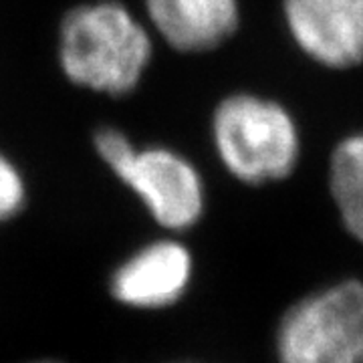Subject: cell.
Listing matches in <instances>:
<instances>
[{"label": "cell", "instance_id": "6da1fadb", "mask_svg": "<svg viewBox=\"0 0 363 363\" xmlns=\"http://www.w3.org/2000/svg\"><path fill=\"white\" fill-rule=\"evenodd\" d=\"M152 45L121 4L99 2L67 14L61 26V65L73 83L123 95L142 79Z\"/></svg>", "mask_w": 363, "mask_h": 363}, {"label": "cell", "instance_id": "7a4b0ae2", "mask_svg": "<svg viewBox=\"0 0 363 363\" xmlns=\"http://www.w3.org/2000/svg\"><path fill=\"white\" fill-rule=\"evenodd\" d=\"M214 143L234 178L262 186L289 178L301 160V130L285 105L252 93L226 97L214 113Z\"/></svg>", "mask_w": 363, "mask_h": 363}, {"label": "cell", "instance_id": "3957f363", "mask_svg": "<svg viewBox=\"0 0 363 363\" xmlns=\"http://www.w3.org/2000/svg\"><path fill=\"white\" fill-rule=\"evenodd\" d=\"M279 363H363V283L345 279L298 298L274 333Z\"/></svg>", "mask_w": 363, "mask_h": 363}, {"label": "cell", "instance_id": "277c9868", "mask_svg": "<svg viewBox=\"0 0 363 363\" xmlns=\"http://www.w3.org/2000/svg\"><path fill=\"white\" fill-rule=\"evenodd\" d=\"M95 145L164 228L186 230L202 216L204 188L184 157L168 150L135 152L128 138L116 130L99 131Z\"/></svg>", "mask_w": 363, "mask_h": 363}, {"label": "cell", "instance_id": "5b68a950", "mask_svg": "<svg viewBox=\"0 0 363 363\" xmlns=\"http://www.w3.org/2000/svg\"><path fill=\"white\" fill-rule=\"evenodd\" d=\"M283 16L311 63L329 71L363 65V0H283Z\"/></svg>", "mask_w": 363, "mask_h": 363}, {"label": "cell", "instance_id": "8992f818", "mask_svg": "<svg viewBox=\"0 0 363 363\" xmlns=\"http://www.w3.org/2000/svg\"><path fill=\"white\" fill-rule=\"evenodd\" d=\"M192 255L176 240L150 242L117 267L109 295L133 311H164L178 305L192 283Z\"/></svg>", "mask_w": 363, "mask_h": 363}, {"label": "cell", "instance_id": "52a82bcc", "mask_svg": "<svg viewBox=\"0 0 363 363\" xmlns=\"http://www.w3.org/2000/svg\"><path fill=\"white\" fill-rule=\"evenodd\" d=\"M152 23L178 51H208L238 26V0H145Z\"/></svg>", "mask_w": 363, "mask_h": 363}, {"label": "cell", "instance_id": "ba28073f", "mask_svg": "<svg viewBox=\"0 0 363 363\" xmlns=\"http://www.w3.org/2000/svg\"><path fill=\"white\" fill-rule=\"evenodd\" d=\"M327 184L343 228L363 245V130L347 133L335 143Z\"/></svg>", "mask_w": 363, "mask_h": 363}, {"label": "cell", "instance_id": "9c48e42d", "mask_svg": "<svg viewBox=\"0 0 363 363\" xmlns=\"http://www.w3.org/2000/svg\"><path fill=\"white\" fill-rule=\"evenodd\" d=\"M25 204V184L14 166L0 156V224L11 220Z\"/></svg>", "mask_w": 363, "mask_h": 363}, {"label": "cell", "instance_id": "30bf717a", "mask_svg": "<svg viewBox=\"0 0 363 363\" xmlns=\"http://www.w3.org/2000/svg\"><path fill=\"white\" fill-rule=\"evenodd\" d=\"M23 363H67L61 359H52V357H37V359H26Z\"/></svg>", "mask_w": 363, "mask_h": 363}, {"label": "cell", "instance_id": "8fae6325", "mask_svg": "<svg viewBox=\"0 0 363 363\" xmlns=\"http://www.w3.org/2000/svg\"><path fill=\"white\" fill-rule=\"evenodd\" d=\"M169 363H202V362H169Z\"/></svg>", "mask_w": 363, "mask_h": 363}]
</instances>
